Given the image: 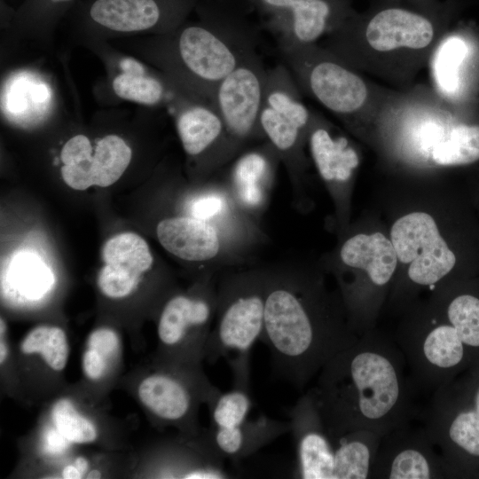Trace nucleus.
Here are the masks:
<instances>
[{
  "instance_id": "nucleus-4",
  "label": "nucleus",
  "mask_w": 479,
  "mask_h": 479,
  "mask_svg": "<svg viewBox=\"0 0 479 479\" xmlns=\"http://www.w3.org/2000/svg\"><path fill=\"white\" fill-rule=\"evenodd\" d=\"M216 324L204 348L209 363L224 359L232 387L250 389V355L260 341L264 323V270L224 276L216 286Z\"/></svg>"
},
{
  "instance_id": "nucleus-29",
  "label": "nucleus",
  "mask_w": 479,
  "mask_h": 479,
  "mask_svg": "<svg viewBox=\"0 0 479 479\" xmlns=\"http://www.w3.org/2000/svg\"><path fill=\"white\" fill-rule=\"evenodd\" d=\"M430 397L462 408L479 418V362L433 392Z\"/></svg>"
},
{
  "instance_id": "nucleus-26",
  "label": "nucleus",
  "mask_w": 479,
  "mask_h": 479,
  "mask_svg": "<svg viewBox=\"0 0 479 479\" xmlns=\"http://www.w3.org/2000/svg\"><path fill=\"white\" fill-rule=\"evenodd\" d=\"M24 354H39L52 370L61 371L68 358V342L65 331L58 326H39L23 339Z\"/></svg>"
},
{
  "instance_id": "nucleus-35",
  "label": "nucleus",
  "mask_w": 479,
  "mask_h": 479,
  "mask_svg": "<svg viewBox=\"0 0 479 479\" xmlns=\"http://www.w3.org/2000/svg\"><path fill=\"white\" fill-rule=\"evenodd\" d=\"M87 347L95 349L108 361L117 352L119 338L117 334L110 328H98L89 335Z\"/></svg>"
},
{
  "instance_id": "nucleus-14",
  "label": "nucleus",
  "mask_w": 479,
  "mask_h": 479,
  "mask_svg": "<svg viewBox=\"0 0 479 479\" xmlns=\"http://www.w3.org/2000/svg\"><path fill=\"white\" fill-rule=\"evenodd\" d=\"M156 236L166 251L183 261L216 262L219 267L245 254L221 229L186 215L161 219Z\"/></svg>"
},
{
  "instance_id": "nucleus-36",
  "label": "nucleus",
  "mask_w": 479,
  "mask_h": 479,
  "mask_svg": "<svg viewBox=\"0 0 479 479\" xmlns=\"http://www.w3.org/2000/svg\"><path fill=\"white\" fill-rule=\"evenodd\" d=\"M108 361L95 349L86 347L82 357V367L84 374L91 381L102 378Z\"/></svg>"
},
{
  "instance_id": "nucleus-40",
  "label": "nucleus",
  "mask_w": 479,
  "mask_h": 479,
  "mask_svg": "<svg viewBox=\"0 0 479 479\" xmlns=\"http://www.w3.org/2000/svg\"><path fill=\"white\" fill-rule=\"evenodd\" d=\"M101 474L98 470H92L88 474V478H100Z\"/></svg>"
},
{
  "instance_id": "nucleus-11",
  "label": "nucleus",
  "mask_w": 479,
  "mask_h": 479,
  "mask_svg": "<svg viewBox=\"0 0 479 479\" xmlns=\"http://www.w3.org/2000/svg\"><path fill=\"white\" fill-rule=\"evenodd\" d=\"M287 52L301 59L302 64L292 62L315 98L326 109L341 117L359 112L368 101L369 88L361 76L340 60L323 57H308L302 46L292 43Z\"/></svg>"
},
{
  "instance_id": "nucleus-41",
  "label": "nucleus",
  "mask_w": 479,
  "mask_h": 479,
  "mask_svg": "<svg viewBox=\"0 0 479 479\" xmlns=\"http://www.w3.org/2000/svg\"><path fill=\"white\" fill-rule=\"evenodd\" d=\"M418 1H421V2H428L429 0H418Z\"/></svg>"
},
{
  "instance_id": "nucleus-24",
  "label": "nucleus",
  "mask_w": 479,
  "mask_h": 479,
  "mask_svg": "<svg viewBox=\"0 0 479 479\" xmlns=\"http://www.w3.org/2000/svg\"><path fill=\"white\" fill-rule=\"evenodd\" d=\"M4 280L20 295L38 300L51 289L54 276L39 255L29 250H20L10 257Z\"/></svg>"
},
{
  "instance_id": "nucleus-5",
  "label": "nucleus",
  "mask_w": 479,
  "mask_h": 479,
  "mask_svg": "<svg viewBox=\"0 0 479 479\" xmlns=\"http://www.w3.org/2000/svg\"><path fill=\"white\" fill-rule=\"evenodd\" d=\"M217 289L209 280L200 292L170 297L159 316L157 334L161 347L172 357L197 368L216 316ZM200 370V369H199Z\"/></svg>"
},
{
  "instance_id": "nucleus-3",
  "label": "nucleus",
  "mask_w": 479,
  "mask_h": 479,
  "mask_svg": "<svg viewBox=\"0 0 479 479\" xmlns=\"http://www.w3.org/2000/svg\"><path fill=\"white\" fill-rule=\"evenodd\" d=\"M394 336L417 392L432 394L479 362V296L452 295Z\"/></svg>"
},
{
  "instance_id": "nucleus-13",
  "label": "nucleus",
  "mask_w": 479,
  "mask_h": 479,
  "mask_svg": "<svg viewBox=\"0 0 479 479\" xmlns=\"http://www.w3.org/2000/svg\"><path fill=\"white\" fill-rule=\"evenodd\" d=\"M196 0H91L86 20L106 31L133 33L178 25Z\"/></svg>"
},
{
  "instance_id": "nucleus-17",
  "label": "nucleus",
  "mask_w": 479,
  "mask_h": 479,
  "mask_svg": "<svg viewBox=\"0 0 479 479\" xmlns=\"http://www.w3.org/2000/svg\"><path fill=\"white\" fill-rule=\"evenodd\" d=\"M102 259L104 265L98 275V287L105 296L112 299L129 296L153 264L148 244L133 232L109 239L103 246Z\"/></svg>"
},
{
  "instance_id": "nucleus-31",
  "label": "nucleus",
  "mask_w": 479,
  "mask_h": 479,
  "mask_svg": "<svg viewBox=\"0 0 479 479\" xmlns=\"http://www.w3.org/2000/svg\"><path fill=\"white\" fill-rule=\"evenodd\" d=\"M250 389L234 388L221 394L209 406L212 428L238 426L247 420L252 408Z\"/></svg>"
},
{
  "instance_id": "nucleus-28",
  "label": "nucleus",
  "mask_w": 479,
  "mask_h": 479,
  "mask_svg": "<svg viewBox=\"0 0 479 479\" xmlns=\"http://www.w3.org/2000/svg\"><path fill=\"white\" fill-rule=\"evenodd\" d=\"M139 66V65H138ZM125 68L112 82L114 93L121 98L136 103L153 106L164 97V89L160 81L145 75L143 69Z\"/></svg>"
},
{
  "instance_id": "nucleus-34",
  "label": "nucleus",
  "mask_w": 479,
  "mask_h": 479,
  "mask_svg": "<svg viewBox=\"0 0 479 479\" xmlns=\"http://www.w3.org/2000/svg\"><path fill=\"white\" fill-rule=\"evenodd\" d=\"M430 156L438 165H466L479 160V148L465 145L447 136L432 147Z\"/></svg>"
},
{
  "instance_id": "nucleus-16",
  "label": "nucleus",
  "mask_w": 479,
  "mask_h": 479,
  "mask_svg": "<svg viewBox=\"0 0 479 479\" xmlns=\"http://www.w3.org/2000/svg\"><path fill=\"white\" fill-rule=\"evenodd\" d=\"M210 25L192 24L181 29L177 52L181 63L198 82L212 88L240 64V57Z\"/></svg>"
},
{
  "instance_id": "nucleus-19",
  "label": "nucleus",
  "mask_w": 479,
  "mask_h": 479,
  "mask_svg": "<svg viewBox=\"0 0 479 479\" xmlns=\"http://www.w3.org/2000/svg\"><path fill=\"white\" fill-rule=\"evenodd\" d=\"M289 420L261 415L230 428H212L200 439V448L216 461H238L247 457L280 436L290 432Z\"/></svg>"
},
{
  "instance_id": "nucleus-38",
  "label": "nucleus",
  "mask_w": 479,
  "mask_h": 479,
  "mask_svg": "<svg viewBox=\"0 0 479 479\" xmlns=\"http://www.w3.org/2000/svg\"><path fill=\"white\" fill-rule=\"evenodd\" d=\"M61 475L65 479H80L83 475L75 464L65 467Z\"/></svg>"
},
{
  "instance_id": "nucleus-18",
  "label": "nucleus",
  "mask_w": 479,
  "mask_h": 479,
  "mask_svg": "<svg viewBox=\"0 0 479 479\" xmlns=\"http://www.w3.org/2000/svg\"><path fill=\"white\" fill-rule=\"evenodd\" d=\"M279 160L270 144L242 154L231 169L226 185L238 207L255 220L267 207Z\"/></svg>"
},
{
  "instance_id": "nucleus-37",
  "label": "nucleus",
  "mask_w": 479,
  "mask_h": 479,
  "mask_svg": "<svg viewBox=\"0 0 479 479\" xmlns=\"http://www.w3.org/2000/svg\"><path fill=\"white\" fill-rule=\"evenodd\" d=\"M448 137L465 145L479 148V126L459 124L452 126Z\"/></svg>"
},
{
  "instance_id": "nucleus-12",
  "label": "nucleus",
  "mask_w": 479,
  "mask_h": 479,
  "mask_svg": "<svg viewBox=\"0 0 479 479\" xmlns=\"http://www.w3.org/2000/svg\"><path fill=\"white\" fill-rule=\"evenodd\" d=\"M158 372L145 377L139 383L140 402L157 419L175 424L191 423L200 402L208 407L221 390L202 373L190 375Z\"/></svg>"
},
{
  "instance_id": "nucleus-10",
  "label": "nucleus",
  "mask_w": 479,
  "mask_h": 479,
  "mask_svg": "<svg viewBox=\"0 0 479 479\" xmlns=\"http://www.w3.org/2000/svg\"><path fill=\"white\" fill-rule=\"evenodd\" d=\"M132 158L126 141L117 135H106L93 146L82 134L69 138L60 152L61 177L75 190L97 185L107 187L124 173Z\"/></svg>"
},
{
  "instance_id": "nucleus-22",
  "label": "nucleus",
  "mask_w": 479,
  "mask_h": 479,
  "mask_svg": "<svg viewBox=\"0 0 479 479\" xmlns=\"http://www.w3.org/2000/svg\"><path fill=\"white\" fill-rule=\"evenodd\" d=\"M177 130L186 154L196 157L215 147L216 166L223 163L225 130L215 106L196 104L185 107L177 117Z\"/></svg>"
},
{
  "instance_id": "nucleus-33",
  "label": "nucleus",
  "mask_w": 479,
  "mask_h": 479,
  "mask_svg": "<svg viewBox=\"0 0 479 479\" xmlns=\"http://www.w3.org/2000/svg\"><path fill=\"white\" fill-rule=\"evenodd\" d=\"M75 0H27L16 20L23 27H46L52 24Z\"/></svg>"
},
{
  "instance_id": "nucleus-7",
  "label": "nucleus",
  "mask_w": 479,
  "mask_h": 479,
  "mask_svg": "<svg viewBox=\"0 0 479 479\" xmlns=\"http://www.w3.org/2000/svg\"><path fill=\"white\" fill-rule=\"evenodd\" d=\"M370 478H452L448 465L423 425L412 420L382 436Z\"/></svg>"
},
{
  "instance_id": "nucleus-21",
  "label": "nucleus",
  "mask_w": 479,
  "mask_h": 479,
  "mask_svg": "<svg viewBox=\"0 0 479 479\" xmlns=\"http://www.w3.org/2000/svg\"><path fill=\"white\" fill-rule=\"evenodd\" d=\"M340 258L347 267L364 271L375 289L389 283L398 261L391 240L381 232L349 238L340 249Z\"/></svg>"
},
{
  "instance_id": "nucleus-27",
  "label": "nucleus",
  "mask_w": 479,
  "mask_h": 479,
  "mask_svg": "<svg viewBox=\"0 0 479 479\" xmlns=\"http://www.w3.org/2000/svg\"><path fill=\"white\" fill-rule=\"evenodd\" d=\"M467 48L464 41L451 36L442 42L433 59V75L438 89L445 94H453L459 88V68Z\"/></svg>"
},
{
  "instance_id": "nucleus-20",
  "label": "nucleus",
  "mask_w": 479,
  "mask_h": 479,
  "mask_svg": "<svg viewBox=\"0 0 479 479\" xmlns=\"http://www.w3.org/2000/svg\"><path fill=\"white\" fill-rule=\"evenodd\" d=\"M289 21L292 43L310 45L328 28H337L352 12L341 0H259Z\"/></svg>"
},
{
  "instance_id": "nucleus-30",
  "label": "nucleus",
  "mask_w": 479,
  "mask_h": 479,
  "mask_svg": "<svg viewBox=\"0 0 479 479\" xmlns=\"http://www.w3.org/2000/svg\"><path fill=\"white\" fill-rule=\"evenodd\" d=\"M51 417L59 433L69 442L88 444L97 439L95 425L80 414L68 399L62 398L55 403Z\"/></svg>"
},
{
  "instance_id": "nucleus-6",
  "label": "nucleus",
  "mask_w": 479,
  "mask_h": 479,
  "mask_svg": "<svg viewBox=\"0 0 479 479\" xmlns=\"http://www.w3.org/2000/svg\"><path fill=\"white\" fill-rule=\"evenodd\" d=\"M390 237L398 261L409 264L407 276L416 286L433 289L455 266L454 253L428 213L412 212L398 218Z\"/></svg>"
},
{
  "instance_id": "nucleus-32",
  "label": "nucleus",
  "mask_w": 479,
  "mask_h": 479,
  "mask_svg": "<svg viewBox=\"0 0 479 479\" xmlns=\"http://www.w3.org/2000/svg\"><path fill=\"white\" fill-rule=\"evenodd\" d=\"M263 104L279 112L285 117L308 129L311 117L307 107L295 97L294 91L288 85L281 84L279 78L271 75L265 81Z\"/></svg>"
},
{
  "instance_id": "nucleus-39",
  "label": "nucleus",
  "mask_w": 479,
  "mask_h": 479,
  "mask_svg": "<svg viewBox=\"0 0 479 479\" xmlns=\"http://www.w3.org/2000/svg\"><path fill=\"white\" fill-rule=\"evenodd\" d=\"M78 469L84 475L87 469L89 468L88 460L82 457H79L75 460L74 463Z\"/></svg>"
},
{
  "instance_id": "nucleus-1",
  "label": "nucleus",
  "mask_w": 479,
  "mask_h": 479,
  "mask_svg": "<svg viewBox=\"0 0 479 479\" xmlns=\"http://www.w3.org/2000/svg\"><path fill=\"white\" fill-rule=\"evenodd\" d=\"M310 394L326 431L384 436L418 419L417 391L394 337L374 329L329 359Z\"/></svg>"
},
{
  "instance_id": "nucleus-9",
  "label": "nucleus",
  "mask_w": 479,
  "mask_h": 479,
  "mask_svg": "<svg viewBox=\"0 0 479 479\" xmlns=\"http://www.w3.org/2000/svg\"><path fill=\"white\" fill-rule=\"evenodd\" d=\"M354 19L362 27L366 47L380 54L422 51L432 44L436 35L431 9L388 4L375 8L361 20L356 16Z\"/></svg>"
},
{
  "instance_id": "nucleus-25",
  "label": "nucleus",
  "mask_w": 479,
  "mask_h": 479,
  "mask_svg": "<svg viewBox=\"0 0 479 479\" xmlns=\"http://www.w3.org/2000/svg\"><path fill=\"white\" fill-rule=\"evenodd\" d=\"M259 124L271 145L282 160L289 174L295 172L299 145L307 130L272 108L263 105Z\"/></svg>"
},
{
  "instance_id": "nucleus-2",
  "label": "nucleus",
  "mask_w": 479,
  "mask_h": 479,
  "mask_svg": "<svg viewBox=\"0 0 479 479\" xmlns=\"http://www.w3.org/2000/svg\"><path fill=\"white\" fill-rule=\"evenodd\" d=\"M263 270L265 306L260 341L270 350L274 374L301 390L358 336L347 313L318 280L290 266Z\"/></svg>"
},
{
  "instance_id": "nucleus-15",
  "label": "nucleus",
  "mask_w": 479,
  "mask_h": 479,
  "mask_svg": "<svg viewBox=\"0 0 479 479\" xmlns=\"http://www.w3.org/2000/svg\"><path fill=\"white\" fill-rule=\"evenodd\" d=\"M287 416L296 447L295 477L334 479L337 451L342 436H333L326 431L307 391L287 411Z\"/></svg>"
},
{
  "instance_id": "nucleus-8",
  "label": "nucleus",
  "mask_w": 479,
  "mask_h": 479,
  "mask_svg": "<svg viewBox=\"0 0 479 479\" xmlns=\"http://www.w3.org/2000/svg\"><path fill=\"white\" fill-rule=\"evenodd\" d=\"M266 75L251 62L240 64L216 87L214 106L224 124L223 160H228L240 145L260 130Z\"/></svg>"
},
{
  "instance_id": "nucleus-23",
  "label": "nucleus",
  "mask_w": 479,
  "mask_h": 479,
  "mask_svg": "<svg viewBox=\"0 0 479 479\" xmlns=\"http://www.w3.org/2000/svg\"><path fill=\"white\" fill-rule=\"evenodd\" d=\"M309 145L318 174L326 183L337 185L349 181L359 158L346 137L315 126L309 133Z\"/></svg>"
}]
</instances>
